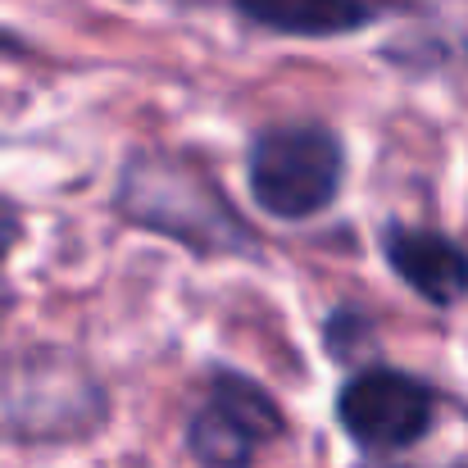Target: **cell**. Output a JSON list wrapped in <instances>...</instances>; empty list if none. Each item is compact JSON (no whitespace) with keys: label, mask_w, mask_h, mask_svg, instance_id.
I'll return each instance as SVG.
<instances>
[{"label":"cell","mask_w":468,"mask_h":468,"mask_svg":"<svg viewBox=\"0 0 468 468\" xmlns=\"http://www.w3.org/2000/svg\"><path fill=\"white\" fill-rule=\"evenodd\" d=\"M119 214L146 232L173 237L191 255H246L255 250L250 223L232 209L218 182L191 159L142 151L123 164Z\"/></svg>","instance_id":"1"},{"label":"cell","mask_w":468,"mask_h":468,"mask_svg":"<svg viewBox=\"0 0 468 468\" xmlns=\"http://www.w3.org/2000/svg\"><path fill=\"white\" fill-rule=\"evenodd\" d=\"M105 423V387L59 350H37L0 364V437L59 441Z\"/></svg>","instance_id":"2"},{"label":"cell","mask_w":468,"mask_h":468,"mask_svg":"<svg viewBox=\"0 0 468 468\" xmlns=\"http://www.w3.org/2000/svg\"><path fill=\"white\" fill-rule=\"evenodd\" d=\"M250 196L264 214L301 223L323 214L346 182V146L323 123L269 128L250 142L246 155Z\"/></svg>","instance_id":"3"},{"label":"cell","mask_w":468,"mask_h":468,"mask_svg":"<svg viewBox=\"0 0 468 468\" xmlns=\"http://www.w3.org/2000/svg\"><path fill=\"white\" fill-rule=\"evenodd\" d=\"M432 414L437 391L400 368H359L336 396V419L346 437L378 455L419 446L432 428Z\"/></svg>","instance_id":"4"},{"label":"cell","mask_w":468,"mask_h":468,"mask_svg":"<svg viewBox=\"0 0 468 468\" xmlns=\"http://www.w3.org/2000/svg\"><path fill=\"white\" fill-rule=\"evenodd\" d=\"M278 432L282 414L269 400V391L241 373L218 368L209 382V400L186 428V451L205 468H250Z\"/></svg>","instance_id":"5"},{"label":"cell","mask_w":468,"mask_h":468,"mask_svg":"<svg viewBox=\"0 0 468 468\" xmlns=\"http://www.w3.org/2000/svg\"><path fill=\"white\" fill-rule=\"evenodd\" d=\"M382 250H387V264L400 273V282L428 305L451 310L468 296V250L455 246L446 232L396 223L387 228Z\"/></svg>","instance_id":"6"},{"label":"cell","mask_w":468,"mask_h":468,"mask_svg":"<svg viewBox=\"0 0 468 468\" xmlns=\"http://www.w3.org/2000/svg\"><path fill=\"white\" fill-rule=\"evenodd\" d=\"M237 9L287 37H346L378 18L368 0H237Z\"/></svg>","instance_id":"7"},{"label":"cell","mask_w":468,"mask_h":468,"mask_svg":"<svg viewBox=\"0 0 468 468\" xmlns=\"http://www.w3.org/2000/svg\"><path fill=\"white\" fill-rule=\"evenodd\" d=\"M18 232H23V223H18V214H14V205L9 200H0V260L14 250V241H18Z\"/></svg>","instance_id":"8"}]
</instances>
